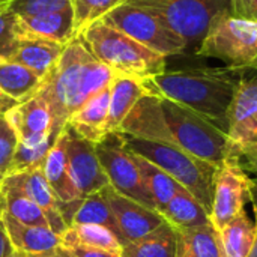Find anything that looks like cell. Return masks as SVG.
Masks as SVG:
<instances>
[{"label":"cell","mask_w":257,"mask_h":257,"mask_svg":"<svg viewBox=\"0 0 257 257\" xmlns=\"http://www.w3.org/2000/svg\"><path fill=\"white\" fill-rule=\"evenodd\" d=\"M117 75L95 59L81 35L69 41L39 90V95L50 105L54 133L60 134L68 119L92 96L111 86Z\"/></svg>","instance_id":"cell-1"},{"label":"cell","mask_w":257,"mask_h":257,"mask_svg":"<svg viewBox=\"0 0 257 257\" xmlns=\"http://www.w3.org/2000/svg\"><path fill=\"white\" fill-rule=\"evenodd\" d=\"M244 75L232 68H197L164 71L143 80L148 93L175 101L209 119L227 133V111Z\"/></svg>","instance_id":"cell-2"},{"label":"cell","mask_w":257,"mask_h":257,"mask_svg":"<svg viewBox=\"0 0 257 257\" xmlns=\"http://www.w3.org/2000/svg\"><path fill=\"white\" fill-rule=\"evenodd\" d=\"M80 35L95 59L119 75L143 81L166 71L167 57L149 50L101 20L92 23Z\"/></svg>","instance_id":"cell-3"},{"label":"cell","mask_w":257,"mask_h":257,"mask_svg":"<svg viewBox=\"0 0 257 257\" xmlns=\"http://www.w3.org/2000/svg\"><path fill=\"white\" fill-rule=\"evenodd\" d=\"M122 136L125 146L131 152L146 158L164 170L182 188L191 193L208 212H211L214 179L217 173L215 166L169 143L136 139L125 134Z\"/></svg>","instance_id":"cell-4"},{"label":"cell","mask_w":257,"mask_h":257,"mask_svg":"<svg viewBox=\"0 0 257 257\" xmlns=\"http://www.w3.org/2000/svg\"><path fill=\"white\" fill-rule=\"evenodd\" d=\"M160 98V96H158ZM169 145L218 167L229 155L227 133L199 113L166 98H160Z\"/></svg>","instance_id":"cell-5"},{"label":"cell","mask_w":257,"mask_h":257,"mask_svg":"<svg viewBox=\"0 0 257 257\" xmlns=\"http://www.w3.org/2000/svg\"><path fill=\"white\" fill-rule=\"evenodd\" d=\"M196 53L220 59L236 71H257V21L221 11L212 18Z\"/></svg>","instance_id":"cell-6"},{"label":"cell","mask_w":257,"mask_h":257,"mask_svg":"<svg viewBox=\"0 0 257 257\" xmlns=\"http://www.w3.org/2000/svg\"><path fill=\"white\" fill-rule=\"evenodd\" d=\"M101 21L164 57L181 54L188 48V42L173 32L160 17L128 3L116 6Z\"/></svg>","instance_id":"cell-7"},{"label":"cell","mask_w":257,"mask_h":257,"mask_svg":"<svg viewBox=\"0 0 257 257\" xmlns=\"http://www.w3.org/2000/svg\"><path fill=\"white\" fill-rule=\"evenodd\" d=\"M125 3L160 17L188 45L200 42L212 18L229 9L226 0H125Z\"/></svg>","instance_id":"cell-8"},{"label":"cell","mask_w":257,"mask_h":257,"mask_svg":"<svg viewBox=\"0 0 257 257\" xmlns=\"http://www.w3.org/2000/svg\"><path fill=\"white\" fill-rule=\"evenodd\" d=\"M95 151L110 185L117 193L151 209H157V205L142 179L134 157L125 146L120 133L107 134L101 142L95 143Z\"/></svg>","instance_id":"cell-9"},{"label":"cell","mask_w":257,"mask_h":257,"mask_svg":"<svg viewBox=\"0 0 257 257\" xmlns=\"http://www.w3.org/2000/svg\"><path fill=\"white\" fill-rule=\"evenodd\" d=\"M250 179L238 157H227L217 167L209 212V220L215 230L220 232L244 212L245 203L250 202Z\"/></svg>","instance_id":"cell-10"},{"label":"cell","mask_w":257,"mask_h":257,"mask_svg":"<svg viewBox=\"0 0 257 257\" xmlns=\"http://www.w3.org/2000/svg\"><path fill=\"white\" fill-rule=\"evenodd\" d=\"M229 155L257 139V75L241 77L227 111Z\"/></svg>","instance_id":"cell-11"},{"label":"cell","mask_w":257,"mask_h":257,"mask_svg":"<svg viewBox=\"0 0 257 257\" xmlns=\"http://www.w3.org/2000/svg\"><path fill=\"white\" fill-rule=\"evenodd\" d=\"M65 130L68 134L66 158L77 190L83 199L99 193L102 188L110 185V182L96 155L95 143L80 137L68 126H65Z\"/></svg>","instance_id":"cell-12"},{"label":"cell","mask_w":257,"mask_h":257,"mask_svg":"<svg viewBox=\"0 0 257 257\" xmlns=\"http://www.w3.org/2000/svg\"><path fill=\"white\" fill-rule=\"evenodd\" d=\"M101 193L114 215L122 245L151 233L164 223L163 215L157 209H151L117 193L111 185L102 188Z\"/></svg>","instance_id":"cell-13"},{"label":"cell","mask_w":257,"mask_h":257,"mask_svg":"<svg viewBox=\"0 0 257 257\" xmlns=\"http://www.w3.org/2000/svg\"><path fill=\"white\" fill-rule=\"evenodd\" d=\"M5 117L14 128L18 143L39 145L59 137V134L54 133L50 105L39 93L12 107L5 113Z\"/></svg>","instance_id":"cell-14"},{"label":"cell","mask_w":257,"mask_h":257,"mask_svg":"<svg viewBox=\"0 0 257 257\" xmlns=\"http://www.w3.org/2000/svg\"><path fill=\"white\" fill-rule=\"evenodd\" d=\"M2 184L18 190L27 199L36 203L45 214L48 220V226L53 232L62 235L68 229L60 214V202L45 179L42 164L24 172L6 175Z\"/></svg>","instance_id":"cell-15"},{"label":"cell","mask_w":257,"mask_h":257,"mask_svg":"<svg viewBox=\"0 0 257 257\" xmlns=\"http://www.w3.org/2000/svg\"><path fill=\"white\" fill-rule=\"evenodd\" d=\"M15 33L20 41L45 39L60 44H68L78 36L75 32L72 6L63 11L41 15H17Z\"/></svg>","instance_id":"cell-16"},{"label":"cell","mask_w":257,"mask_h":257,"mask_svg":"<svg viewBox=\"0 0 257 257\" xmlns=\"http://www.w3.org/2000/svg\"><path fill=\"white\" fill-rule=\"evenodd\" d=\"M66 140H68V134L66 130H63L56 139L53 148L50 149L42 164L45 179L53 188L60 203H71L83 199L69 172L68 158H66Z\"/></svg>","instance_id":"cell-17"},{"label":"cell","mask_w":257,"mask_h":257,"mask_svg":"<svg viewBox=\"0 0 257 257\" xmlns=\"http://www.w3.org/2000/svg\"><path fill=\"white\" fill-rule=\"evenodd\" d=\"M110 93L111 86L102 89L95 96H92L68 119L66 126L86 140H90L93 143L101 142L107 136Z\"/></svg>","instance_id":"cell-18"},{"label":"cell","mask_w":257,"mask_h":257,"mask_svg":"<svg viewBox=\"0 0 257 257\" xmlns=\"http://www.w3.org/2000/svg\"><path fill=\"white\" fill-rule=\"evenodd\" d=\"M2 221L14 250L18 253L39 254L51 251L60 245V235L53 232L50 227L23 224L8 212H3Z\"/></svg>","instance_id":"cell-19"},{"label":"cell","mask_w":257,"mask_h":257,"mask_svg":"<svg viewBox=\"0 0 257 257\" xmlns=\"http://www.w3.org/2000/svg\"><path fill=\"white\" fill-rule=\"evenodd\" d=\"M148 93L143 81L134 77L117 75L111 83L108 117H107V134L119 133L123 120L131 113L139 99Z\"/></svg>","instance_id":"cell-20"},{"label":"cell","mask_w":257,"mask_h":257,"mask_svg":"<svg viewBox=\"0 0 257 257\" xmlns=\"http://www.w3.org/2000/svg\"><path fill=\"white\" fill-rule=\"evenodd\" d=\"M65 47L66 44L45 39L20 41L18 48L8 60L20 63L27 69L33 71L41 78H45L57 65Z\"/></svg>","instance_id":"cell-21"},{"label":"cell","mask_w":257,"mask_h":257,"mask_svg":"<svg viewBox=\"0 0 257 257\" xmlns=\"http://www.w3.org/2000/svg\"><path fill=\"white\" fill-rule=\"evenodd\" d=\"M179 233L167 221L151 233L125 242L122 245V257H178Z\"/></svg>","instance_id":"cell-22"},{"label":"cell","mask_w":257,"mask_h":257,"mask_svg":"<svg viewBox=\"0 0 257 257\" xmlns=\"http://www.w3.org/2000/svg\"><path fill=\"white\" fill-rule=\"evenodd\" d=\"M161 215L164 221H167L176 230L194 229L211 223L209 212L185 188L178 190V193L161 211Z\"/></svg>","instance_id":"cell-23"},{"label":"cell","mask_w":257,"mask_h":257,"mask_svg":"<svg viewBox=\"0 0 257 257\" xmlns=\"http://www.w3.org/2000/svg\"><path fill=\"white\" fill-rule=\"evenodd\" d=\"M44 78L26 66L11 60H0V90L15 102L30 99L39 93Z\"/></svg>","instance_id":"cell-24"},{"label":"cell","mask_w":257,"mask_h":257,"mask_svg":"<svg viewBox=\"0 0 257 257\" xmlns=\"http://www.w3.org/2000/svg\"><path fill=\"white\" fill-rule=\"evenodd\" d=\"M131 154L139 167L142 179L157 205V211L161 214V211L166 208V205L172 200V197L182 187L173 178H170L164 170H161L158 166H155L154 163L148 161L146 158H143L134 152H131Z\"/></svg>","instance_id":"cell-25"},{"label":"cell","mask_w":257,"mask_h":257,"mask_svg":"<svg viewBox=\"0 0 257 257\" xmlns=\"http://www.w3.org/2000/svg\"><path fill=\"white\" fill-rule=\"evenodd\" d=\"M69 244H77L83 247L117 253V254H120L122 251V242L119 241V238L111 230L95 224L69 226L60 235V245H69Z\"/></svg>","instance_id":"cell-26"},{"label":"cell","mask_w":257,"mask_h":257,"mask_svg":"<svg viewBox=\"0 0 257 257\" xmlns=\"http://www.w3.org/2000/svg\"><path fill=\"white\" fill-rule=\"evenodd\" d=\"M223 257H248L254 244V223L241 212L220 232Z\"/></svg>","instance_id":"cell-27"},{"label":"cell","mask_w":257,"mask_h":257,"mask_svg":"<svg viewBox=\"0 0 257 257\" xmlns=\"http://www.w3.org/2000/svg\"><path fill=\"white\" fill-rule=\"evenodd\" d=\"M178 233L182 248L190 257H223L220 233L211 223L194 229L178 230Z\"/></svg>","instance_id":"cell-28"},{"label":"cell","mask_w":257,"mask_h":257,"mask_svg":"<svg viewBox=\"0 0 257 257\" xmlns=\"http://www.w3.org/2000/svg\"><path fill=\"white\" fill-rule=\"evenodd\" d=\"M80 224H95L102 226L108 230H111L120 241V233L114 220V215L102 196V193H95L92 196H87L81 200L78 209L75 211L71 226H80Z\"/></svg>","instance_id":"cell-29"},{"label":"cell","mask_w":257,"mask_h":257,"mask_svg":"<svg viewBox=\"0 0 257 257\" xmlns=\"http://www.w3.org/2000/svg\"><path fill=\"white\" fill-rule=\"evenodd\" d=\"M0 190L5 197V212H8L11 217H14L23 224L50 227L45 214L36 203H33L30 199H27L24 194H21L12 187L2 184Z\"/></svg>","instance_id":"cell-30"},{"label":"cell","mask_w":257,"mask_h":257,"mask_svg":"<svg viewBox=\"0 0 257 257\" xmlns=\"http://www.w3.org/2000/svg\"><path fill=\"white\" fill-rule=\"evenodd\" d=\"M122 3L125 0H71L77 35Z\"/></svg>","instance_id":"cell-31"},{"label":"cell","mask_w":257,"mask_h":257,"mask_svg":"<svg viewBox=\"0 0 257 257\" xmlns=\"http://www.w3.org/2000/svg\"><path fill=\"white\" fill-rule=\"evenodd\" d=\"M54 142H56V139H50V140H47L44 143H39V145L18 143V146L15 149V154L12 157L8 175L24 172V170L32 169V167L44 164V161H45L50 149L53 148Z\"/></svg>","instance_id":"cell-32"},{"label":"cell","mask_w":257,"mask_h":257,"mask_svg":"<svg viewBox=\"0 0 257 257\" xmlns=\"http://www.w3.org/2000/svg\"><path fill=\"white\" fill-rule=\"evenodd\" d=\"M71 8V0H12L8 6L18 17L41 15Z\"/></svg>","instance_id":"cell-33"},{"label":"cell","mask_w":257,"mask_h":257,"mask_svg":"<svg viewBox=\"0 0 257 257\" xmlns=\"http://www.w3.org/2000/svg\"><path fill=\"white\" fill-rule=\"evenodd\" d=\"M17 15L8 8H0V60H8L18 48L20 39L15 33Z\"/></svg>","instance_id":"cell-34"},{"label":"cell","mask_w":257,"mask_h":257,"mask_svg":"<svg viewBox=\"0 0 257 257\" xmlns=\"http://www.w3.org/2000/svg\"><path fill=\"white\" fill-rule=\"evenodd\" d=\"M17 146L18 137L14 128L11 126L5 114H0V172H5L8 175Z\"/></svg>","instance_id":"cell-35"},{"label":"cell","mask_w":257,"mask_h":257,"mask_svg":"<svg viewBox=\"0 0 257 257\" xmlns=\"http://www.w3.org/2000/svg\"><path fill=\"white\" fill-rule=\"evenodd\" d=\"M53 251H54V257H120V254L117 253H110V251L83 247L77 244L59 245Z\"/></svg>","instance_id":"cell-36"},{"label":"cell","mask_w":257,"mask_h":257,"mask_svg":"<svg viewBox=\"0 0 257 257\" xmlns=\"http://www.w3.org/2000/svg\"><path fill=\"white\" fill-rule=\"evenodd\" d=\"M235 157L239 158L241 166L245 170V173H253L257 179V139L241 146L236 151Z\"/></svg>","instance_id":"cell-37"},{"label":"cell","mask_w":257,"mask_h":257,"mask_svg":"<svg viewBox=\"0 0 257 257\" xmlns=\"http://www.w3.org/2000/svg\"><path fill=\"white\" fill-rule=\"evenodd\" d=\"M229 12L239 18L257 21V0H230Z\"/></svg>","instance_id":"cell-38"},{"label":"cell","mask_w":257,"mask_h":257,"mask_svg":"<svg viewBox=\"0 0 257 257\" xmlns=\"http://www.w3.org/2000/svg\"><path fill=\"white\" fill-rule=\"evenodd\" d=\"M250 202L253 205V211H254V229H256V235H254V244L253 248L250 251L248 257H257V179H250Z\"/></svg>","instance_id":"cell-39"},{"label":"cell","mask_w":257,"mask_h":257,"mask_svg":"<svg viewBox=\"0 0 257 257\" xmlns=\"http://www.w3.org/2000/svg\"><path fill=\"white\" fill-rule=\"evenodd\" d=\"M14 247L9 241V236L6 233V229H5V224L0 218V257H9L14 253Z\"/></svg>","instance_id":"cell-40"},{"label":"cell","mask_w":257,"mask_h":257,"mask_svg":"<svg viewBox=\"0 0 257 257\" xmlns=\"http://www.w3.org/2000/svg\"><path fill=\"white\" fill-rule=\"evenodd\" d=\"M18 102H15L14 99H11L9 96H6L2 90H0V114H5L6 111H9L12 107H15Z\"/></svg>","instance_id":"cell-41"},{"label":"cell","mask_w":257,"mask_h":257,"mask_svg":"<svg viewBox=\"0 0 257 257\" xmlns=\"http://www.w3.org/2000/svg\"><path fill=\"white\" fill-rule=\"evenodd\" d=\"M26 257H54V253H53V250H51V251L39 253V254H26Z\"/></svg>","instance_id":"cell-42"},{"label":"cell","mask_w":257,"mask_h":257,"mask_svg":"<svg viewBox=\"0 0 257 257\" xmlns=\"http://www.w3.org/2000/svg\"><path fill=\"white\" fill-rule=\"evenodd\" d=\"M3 212H5V197H3V193L0 190V218L3 215Z\"/></svg>","instance_id":"cell-43"},{"label":"cell","mask_w":257,"mask_h":257,"mask_svg":"<svg viewBox=\"0 0 257 257\" xmlns=\"http://www.w3.org/2000/svg\"><path fill=\"white\" fill-rule=\"evenodd\" d=\"M178 257H190V254L182 248V245H181V242H179V250H178Z\"/></svg>","instance_id":"cell-44"},{"label":"cell","mask_w":257,"mask_h":257,"mask_svg":"<svg viewBox=\"0 0 257 257\" xmlns=\"http://www.w3.org/2000/svg\"><path fill=\"white\" fill-rule=\"evenodd\" d=\"M12 0H0V8H8Z\"/></svg>","instance_id":"cell-45"},{"label":"cell","mask_w":257,"mask_h":257,"mask_svg":"<svg viewBox=\"0 0 257 257\" xmlns=\"http://www.w3.org/2000/svg\"><path fill=\"white\" fill-rule=\"evenodd\" d=\"M9 257H26V254L24 253H18V251H14L12 254Z\"/></svg>","instance_id":"cell-46"},{"label":"cell","mask_w":257,"mask_h":257,"mask_svg":"<svg viewBox=\"0 0 257 257\" xmlns=\"http://www.w3.org/2000/svg\"><path fill=\"white\" fill-rule=\"evenodd\" d=\"M5 178H6V173L5 172H0V185H2V182H3Z\"/></svg>","instance_id":"cell-47"},{"label":"cell","mask_w":257,"mask_h":257,"mask_svg":"<svg viewBox=\"0 0 257 257\" xmlns=\"http://www.w3.org/2000/svg\"><path fill=\"white\" fill-rule=\"evenodd\" d=\"M53 253H54V251H53Z\"/></svg>","instance_id":"cell-48"},{"label":"cell","mask_w":257,"mask_h":257,"mask_svg":"<svg viewBox=\"0 0 257 257\" xmlns=\"http://www.w3.org/2000/svg\"><path fill=\"white\" fill-rule=\"evenodd\" d=\"M120 257H122V256H120Z\"/></svg>","instance_id":"cell-49"}]
</instances>
